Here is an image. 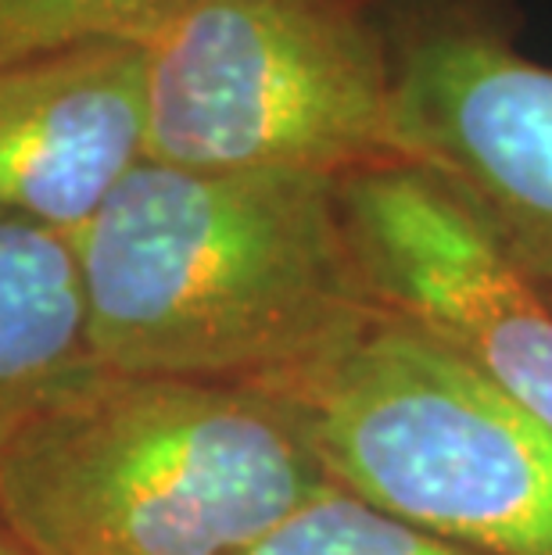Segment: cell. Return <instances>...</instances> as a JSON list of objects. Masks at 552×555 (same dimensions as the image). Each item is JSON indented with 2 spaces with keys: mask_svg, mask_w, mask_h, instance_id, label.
Here are the masks:
<instances>
[{
  "mask_svg": "<svg viewBox=\"0 0 552 555\" xmlns=\"http://www.w3.org/2000/svg\"><path fill=\"white\" fill-rule=\"evenodd\" d=\"M68 241L112 373L273 387L377 309L320 172L144 162Z\"/></svg>",
  "mask_w": 552,
  "mask_h": 555,
  "instance_id": "obj_1",
  "label": "cell"
},
{
  "mask_svg": "<svg viewBox=\"0 0 552 555\" xmlns=\"http://www.w3.org/2000/svg\"><path fill=\"white\" fill-rule=\"evenodd\" d=\"M331 477L269 387L98 370L0 448L29 555H248Z\"/></svg>",
  "mask_w": 552,
  "mask_h": 555,
  "instance_id": "obj_2",
  "label": "cell"
},
{
  "mask_svg": "<svg viewBox=\"0 0 552 555\" xmlns=\"http://www.w3.org/2000/svg\"><path fill=\"white\" fill-rule=\"evenodd\" d=\"M334 488L474 555H552V434L420 330L373 315L284 384Z\"/></svg>",
  "mask_w": 552,
  "mask_h": 555,
  "instance_id": "obj_3",
  "label": "cell"
},
{
  "mask_svg": "<svg viewBox=\"0 0 552 555\" xmlns=\"http://www.w3.org/2000/svg\"><path fill=\"white\" fill-rule=\"evenodd\" d=\"M144 57L147 162L337 180L402 158L377 0H187Z\"/></svg>",
  "mask_w": 552,
  "mask_h": 555,
  "instance_id": "obj_4",
  "label": "cell"
},
{
  "mask_svg": "<svg viewBox=\"0 0 552 555\" xmlns=\"http://www.w3.org/2000/svg\"><path fill=\"white\" fill-rule=\"evenodd\" d=\"M337 205L373 301L552 434V280L420 162L337 176Z\"/></svg>",
  "mask_w": 552,
  "mask_h": 555,
  "instance_id": "obj_5",
  "label": "cell"
},
{
  "mask_svg": "<svg viewBox=\"0 0 552 555\" xmlns=\"http://www.w3.org/2000/svg\"><path fill=\"white\" fill-rule=\"evenodd\" d=\"M395 133L527 269L552 280V68L470 0H395Z\"/></svg>",
  "mask_w": 552,
  "mask_h": 555,
  "instance_id": "obj_6",
  "label": "cell"
},
{
  "mask_svg": "<svg viewBox=\"0 0 552 555\" xmlns=\"http://www.w3.org/2000/svg\"><path fill=\"white\" fill-rule=\"evenodd\" d=\"M147 162L140 43H79L0 65V216L73 237Z\"/></svg>",
  "mask_w": 552,
  "mask_h": 555,
  "instance_id": "obj_7",
  "label": "cell"
},
{
  "mask_svg": "<svg viewBox=\"0 0 552 555\" xmlns=\"http://www.w3.org/2000/svg\"><path fill=\"white\" fill-rule=\"evenodd\" d=\"M98 370L73 241L0 216V448Z\"/></svg>",
  "mask_w": 552,
  "mask_h": 555,
  "instance_id": "obj_8",
  "label": "cell"
},
{
  "mask_svg": "<svg viewBox=\"0 0 552 555\" xmlns=\"http://www.w3.org/2000/svg\"><path fill=\"white\" fill-rule=\"evenodd\" d=\"M187 0H0V65L79 43H140Z\"/></svg>",
  "mask_w": 552,
  "mask_h": 555,
  "instance_id": "obj_9",
  "label": "cell"
},
{
  "mask_svg": "<svg viewBox=\"0 0 552 555\" xmlns=\"http://www.w3.org/2000/svg\"><path fill=\"white\" fill-rule=\"evenodd\" d=\"M248 555H474L370 509L348 491L326 488L287 516Z\"/></svg>",
  "mask_w": 552,
  "mask_h": 555,
  "instance_id": "obj_10",
  "label": "cell"
},
{
  "mask_svg": "<svg viewBox=\"0 0 552 555\" xmlns=\"http://www.w3.org/2000/svg\"><path fill=\"white\" fill-rule=\"evenodd\" d=\"M0 555H29V548L22 545L18 534H15V530H11L4 509H0Z\"/></svg>",
  "mask_w": 552,
  "mask_h": 555,
  "instance_id": "obj_11",
  "label": "cell"
}]
</instances>
